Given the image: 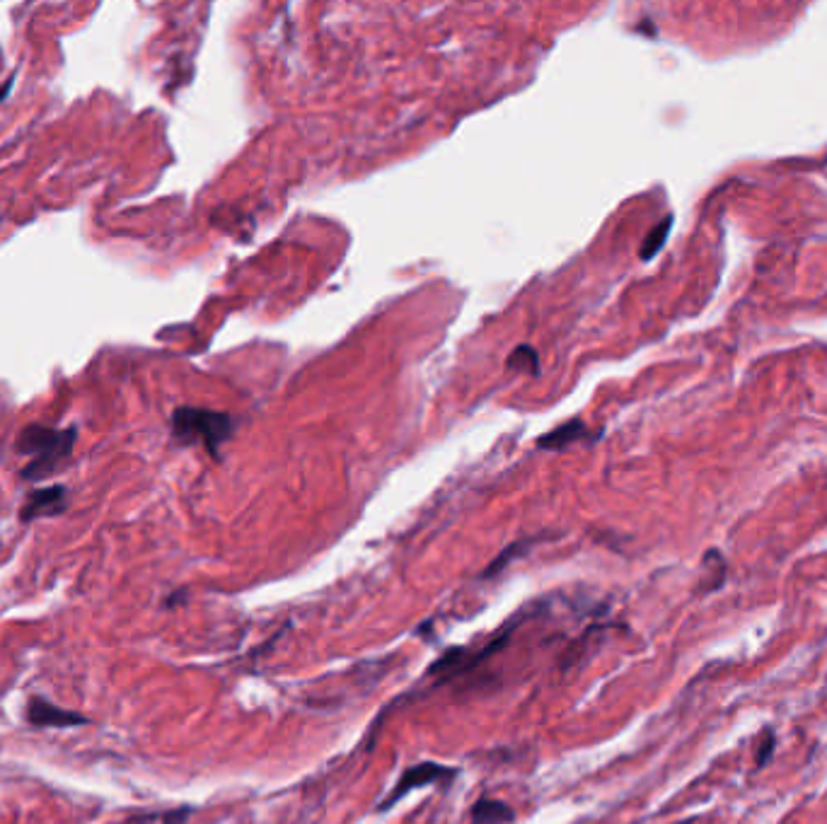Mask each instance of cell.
<instances>
[{"instance_id": "7a4b0ae2", "label": "cell", "mask_w": 827, "mask_h": 824, "mask_svg": "<svg viewBox=\"0 0 827 824\" xmlns=\"http://www.w3.org/2000/svg\"><path fill=\"white\" fill-rule=\"evenodd\" d=\"M230 433H233V421L221 411L179 406L172 414V435L179 445H204L216 455L218 445H223Z\"/></svg>"}, {"instance_id": "30bf717a", "label": "cell", "mask_w": 827, "mask_h": 824, "mask_svg": "<svg viewBox=\"0 0 827 824\" xmlns=\"http://www.w3.org/2000/svg\"><path fill=\"white\" fill-rule=\"evenodd\" d=\"M508 368L511 370H532L537 373V353L530 346H518L508 358Z\"/></svg>"}, {"instance_id": "8fae6325", "label": "cell", "mask_w": 827, "mask_h": 824, "mask_svg": "<svg viewBox=\"0 0 827 824\" xmlns=\"http://www.w3.org/2000/svg\"><path fill=\"white\" fill-rule=\"evenodd\" d=\"M670 223H673V218H665L658 228H653V232L649 235V240L644 242V247H641V259H651L653 254L658 252V249L663 247L665 237H668V230H670Z\"/></svg>"}, {"instance_id": "8992f818", "label": "cell", "mask_w": 827, "mask_h": 824, "mask_svg": "<svg viewBox=\"0 0 827 824\" xmlns=\"http://www.w3.org/2000/svg\"><path fill=\"white\" fill-rule=\"evenodd\" d=\"M513 820V810L501 800L482 798L474 803L470 824H508Z\"/></svg>"}, {"instance_id": "5b68a950", "label": "cell", "mask_w": 827, "mask_h": 824, "mask_svg": "<svg viewBox=\"0 0 827 824\" xmlns=\"http://www.w3.org/2000/svg\"><path fill=\"white\" fill-rule=\"evenodd\" d=\"M27 721H30L34 728H73V725L88 723L83 716H78V713L59 709V706L49 704V701L39 699V696L32 699L30 706H27Z\"/></svg>"}, {"instance_id": "9c48e42d", "label": "cell", "mask_w": 827, "mask_h": 824, "mask_svg": "<svg viewBox=\"0 0 827 824\" xmlns=\"http://www.w3.org/2000/svg\"><path fill=\"white\" fill-rule=\"evenodd\" d=\"M774 750H777V735H774V730L767 728L765 733H762V740L757 742V747H755V769L757 771H762L769 762H772Z\"/></svg>"}, {"instance_id": "3957f363", "label": "cell", "mask_w": 827, "mask_h": 824, "mask_svg": "<svg viewBox=\"0 0 827 824\" xmlns=\"http://www.w3.org/2000/svg\"><path fill=\"white\" fill-rule=\"evenodd\" d=\"M455 776H458V771L450 769V767H443V764H436V762H424V764H419V767L407 769L402 774V779L395 783V788H392L390 796L383 800L380 810L392 808L397 800L409 796V793L416 791V788H424V786H429V783H438V781H445V779H455Z\"/></svg>"}, {"instance_id": "277c9868", "label": "cell", "mask_w": 827, "mask_h": 824, "mask_svg": "<svg viewBox=\"0 0 827 824\" xmlns=\"http://www.w3.org/2000/svg\"><path fill=\"white\" fill-rule=\"evenodd\" d=\"M68 508V489L66 486H46V489L32 491L25 498V506L20 510L22 522H32L39 518H54Z\"/></svg>"}, {"instance_id": "6da1fadb", "label": "cell", "mask_w": 827, "mask_h": 824, "mask_svg": "<svg viewBox=\"0 0 827 824\" xmlns=\"http://www.w3.org/2000/svg\"><path fill=\"white\" fill-rule=\"evenodd\" d=\"M75 440H78V431L75 428H49L39 426V423H30L17 435L15 450L20 455H30L32 462L22 469V479L42 481L71 460Z\"/></svg>"}, {"instance_id": "ba28073f", "label": "cell", "mask_w": 827, "mask_h": 824, "mask_svg": "<svg viewBox=\"0 0 827 824\" xmlns=\"http://www.w3.org/2000/svg\"><path fill=\"white\" fill-rule=\"evenodd\" d=\"M581 438H588V428L583 426L581 421H571V423H564V426L557 428L554 433L545 435V438H540V448L562 450L569 443H576V440H581Z\"/></svg>"}, {"instance_id": "52a82bcc", "label": "cell", "mask_w": 827, "mask_h": 824, "mask_svg": "<svg viewBox=\"0 0 827 824\" xmlns=\"http://www.w3.org/2000/svg\"><path fill=\"white\" fill-rule=\"evenodd\" d=\"M704 571H707V578L699 580V593H716L726 583V561L721 559V554L716 549H711L707 559H704Z\"/></svg>"}, {"instance_id": "7c38bea8", "label": "cell", "mask_w": 827, "mask_h": 824, "mask_svg": "<svg viewBox=\"0 0 827 824\" xmlns=\"http://www.w3.org/2000/svg\"><path fill=\"white\" fill-rule=\"evenodd\" d=\"M680 824H690V820H687V822H680Z\"/></svg>"}]
</instances>
